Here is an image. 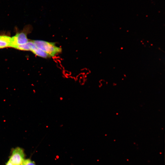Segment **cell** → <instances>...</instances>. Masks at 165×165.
<instances>
[{"instance_id":"1","label":"cell","mask_w":165,"mask_h":165,"mask_svg":"<svg viewBox=\"0 0 165 165\" xmlns=\"http://www.w3.org/2000/svg\"><path fill=\"white\" fill-rule=\"evenodd\" d=\"M32 41L37 47L46 53L50 57H54L62 51V48L57 46L55 42L41 40Z\"/></svg>"},{"instance_id":"2","label":"cell","mask_w":165,"mask_h":165,"mask_svg":"<svg viewBox=\"0 0 165 165\" xmlns=\"http://www.w3.org/2000/svg\"><path fill=\"white\" fill-rule=\"evenodd\" d=\"M25 159L24 150L23 148L18 147L12 150L8 160L14 165H21Z\"/></svg>"},{"instance_id":"3","label":"cell","mask_w":165,"mask_h":165,"mask_svg":"<svg viewBox=\"0 0 165 165\" xmlns=\"http://www.w3.org/2000/svg\"><path fill=\"white\" fill-rule=\"evenodd\" d=\"M28 41L26 33L24 32L19 33L11 37L10 47L15 48L17 46L25 44Z\"/></svg>"},{"instance_id":"4","label":"cell","mask_w":165,"mask_h":165,"mask_svg":"<svg viewBox=\"0 0 165 165\" xmlns=\"http://www.w3.org/2000/svg\"><path fill=\"white\" fill-rule=\"evenodd\" d=\"M11 38L6 35H0V48L10 47Z\"/></svg>"},{"instance_id":"5","label":"cell","mask_w":165,"mask_h":165,"mask_svg":"<svg viewBox=\"0 0 165 165\" xmlns=\"http://www.w3.org/2000/svg\"><path fill=\"white\" fill-rule=\"evenodd\" d=\"M35 46V45L32 41H28L25 44L18 45L15 48L20 50L31 51Z\"/></svg>"},{"instance_id":"6","label":"cell","mask_w":165,"mask_h":165,"mask_svg":"<svg viewBox=\"0 0 165 165\" xmlns=\"http://www.w3.org/2000/svg\"><path fill=\"white\" fill-rule=\"evenodd\" d=\"M35 55L44 58L49 57V56L45 52L37 47L36 46L31 50Z\"/></svg>"},{"instance_id":"7","label":"cell","mask_w":165,"mask_h":165,"mask_svg":"<svg viewBox=\"0 0 165 165\" xmlns=\"http://www.w3.org/2000/svg\"><path fill=\"white\" fill-rule=\"evenodd\" d=\"M21 165H36L35 162L30 158L25 159Z\"/></svg>"},{"instance_id":"8","label":"cell","mask_w":165,"mask_h":165,"mask_svg":"<svg viewBox=\"0 0 165 165\" xmlns=\"http://www.w3.org/2000/svg\"><path fill=\"white\" fill-rule=\"evenodd\" d=\"M5 165H14L9 160H8L6 163Z\"/></svg>"}]
</instances>
